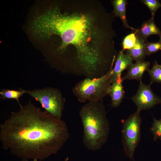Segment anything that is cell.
<instances>
[{"label": "cell", "instance_id": "ba28073f", "mask_svg": "<svg viewBox=\"0 0 161 161\" xmlns=\"http://www.w3.org/2000/svg\"><path fill=\"white\" fill-rule=\"evenodd\" d=\"M123 81L121 74H120L112 82L109 88L108 95L111 98L112 106L114 108L119 106L124 97Z\"/></svg>", "mask_w": 161, "mask_h": 161}, {"label": "cell", "instance_id": "7402d4cb", "mask_svg": "<svg viewBox=\"0 0 161 161\" xmlns=\"http://www.w3.org/2000/svg\"><path fill=\"white\" fill-rule=\"evenodd\" d=\"M159 41L161 43V35L160 36V39Z\"/></svg>", "mask_w": 161, "mask_h": 161}, {"label": "cell", "instance_id": "8fae6325", "mask_svg": "<svg viewBox=\"0 0 161 161\" xmlns=\"http://www.w3.org/2000/svg\"><path fill=\"white\" fill-rule=\"evenodd\" d=\"M134 32L146 42H148L147 38L150 35H156L160 37L161 35L160 29L155 24L154 18H151L148 20L145 21L140 28Z\"/></svg>", "mask_w": 161, "mask_h": 161}, {"label": "cell", "instance_id": "9c48e42d", "mask_svg": "<svg viewBox=\"0 0 161 161\" xmlns=\"http://www.w3.org/2000/svg\"><path fill=\"white\" fill-rule=\"evenodd\" d=\"M150 65L149 61H136L128 69L126 75L122 78L125 80H142L144 72L149 69Z\"/></svg>", "mask_w": 161, "mask_h": 161}, {"label": "cell", "instance_id": "5bb4252c", "mask_svg": "<svg viewBox=\"0 0 161 161\" xmlns=\"http://www.w3.org/2000/svg\"><path fill=\"white\" fill-rule=\"evenodd\" d=\"M25 94H27V90L20 89L19 90L3 89L0 92L1 97L3 99H15L20 104L19 99Z\"/></svg>", "mask_w": 161, "mask_h": 161}, {"label": "cell", "instance_id": "ffe728a7", "mask_svg": "<svg viewBox=\"0 0 161 161\" xmlns=\"http://www.w3.org/2000/svg\"><path fill=\"white\" fill-rule=\"evenodd\" d=\"M68 160L69 158L68 157H67L65 159L64 161H68Z\"/></svg>", "mask_w": 161, "mask_h": 161}, {"label": "cell", "instance_id": "3957f363", "mask_svg": "<svg viewBox=\"0 0 161 161\" xmlns=\"http://www.w3.org/2000/svg\"><path fill=\"white\" fill-rule=\"evenodd\" d=\"M83 128V142L88 149H100L106 142L109 124L104 105L100 101H92L84 105L79 112Z\"/></svg>", "mask_w": 161, "mask_h": 161}, {"label": "cell", "instance_id": "7c38bea8", "mask_svg": "<svg viewBox=\"0 0 161 161\" xmlns=\"http://www.w3.org/2000/svg\"><path fill=\"white\" fill-rule=\"evenodd\" d=\"M136 36V41L135 45L132 48L126 50V52L133 61L135 60L136 61H143L146 55L145 48V42L137 33Z\"/></svg>", "mask_w": 161, "mask_h": 161}, {"label": "cell", "instance_id": "9a60e30c", "mask_svg": "<svg viewBox=\"0 0 161 161\" xmlns=\"http://www.w3.org/2000/svg\"><path fill=\"white\" fill-rule=\"evenodd\" d=\"M147 71L150 75L151 83H161V66L156 61H155L151 69Z\"/></svg>", "mask_w": 161, "mask_h": 161}, {"label": "cell", "instance_id": "6da1fadb", "mask_svg": "<svg viewBox=\"0 0 161 161\" xmlns=\"http://www.w3.org/2000/svg\"><path fill=\"white\" fill-rule=\"evenodd\" d=\"M115 17L99 1H73L65 12L56 6L40 15L32 28L39 36L59 39L53 54L56 69L92 79L113 68L118 53Z\"/></svg>", "mask_w": 161, "mask_h": 161}, {"label": "cell", "instance_id": "44dd1931", "mask_svg": "<svg viewBox=\"0 0 161 161\" xmlns=\"http://www.w3.org/2000/svg\"><path fill=\"white\" fill-rule=\"evenodd\" d=\"M25 161H28V160H26ZM33 161H38V160L37 159H34L33 160Z\"/></svg>", "mask_w": 161, "mask_h": 161}, {"label": "cell", "instance_id": "ac0fdd59", "mask_svg": "<svg viewBox=\"0 0 161 161\" xmlns=\"http://www.w3.org/2000/svg\"><path fill=\"white\" fill-rule=\"evenodd\" d=\"M140 1L148 8L151 13V18H154L156 12L161 7V4L159 1L158 0H141Z\"/></svg>", "mask_w": 161, "mask_h": 161}, {"label": "cell", "instance_id": "4fadbf2b", "mask_svg": "<svg viewBox=\"0 0 161 161\" xmlns=\"http://www.w3.org/2000/svg\"><path fill=\"white\" fill-rule=\"evenodd\" d=\"M114 10L112 13L115 16L119 17L122 21L125 28L131 29L136 31L137 29L130 27L127 22L126 17V6L128 4L126 0H114L112 1Z\"/></svg>", "mask_w": 161, "mask_h": 161}, {"label": "cell", "instance_id": "7a4b0ae2", "mask_svg": "<svg viewBox=\"0 0 161 161\" xmlns=\"http://www.w3.org/2000/svg\"><path fill=\"white\" fill-rule=\"evenodd\" d=\"M61 119L41 112L30 101L0 125L4 149L23 161L42 160L56 154L69 138Z\"/></svg>", "mask_w": 161, "mask_h": 161}, {"label": "cell", "instance_id": "277c9868", "mask_svg": "<svg viewBox=\"0 0 161 161\" xmlns=\"http://www.w3.org/2000/svg\"><path fill=\"white\" fill-rule=\"evenodd\" d=\"M113 74V69L99 78L91 79L85 78L74 86L72 92L80 102H100L108 95Z\"/></svg>", "mask_w": 161, "mask_h": 161}, {"label": "cell", "instance_id": "e0dca14e", "mask_svg": "<svg viewBox=\"0 0 161 161\" xmlns=\"http://www.w3.org/2000/svg\"><path fill=\"white\" fill-rule=\"evenodd\" d=\"M150 130L154 141L158 139L161 140V119L158 120L153 117V123Z\"/></svg>", "mask_w": 161, "mask_h": 161}, {"label": "cell", "instance_id": "d6986e66", "mask_svg": "<svg viewBox=\"0 0 161 161\" xmlns=\"http://www.w3.org/2000/svg\"><path fill=\"white\" fill-rule=\"evenodd\" d=\"M145 51L146 55H150L161 50V43L159 41L155 42L145 43Z\"/></svg>", "mask_w": 161, "mask_h": 161}, {"label": "cell", "instance_id": "603a6c76", "mask_svg": "<svg viewBox=\"0 0 161 161\" xmlns=\"http://www.w3.org/2000/svg\"></svg>", "mask_w": 161, "mask_h": 161}, {"label": "cell", "instance_id": "2e32d148", "mask_svg": "<svg viewBox=\"0 0 161 161\" xmlns=\"http://www.w3.org/2000/svg\"><path fill=\"white\" fill-rule=\"evenodd\" d=\"M136 41V33L132 32L124 38L122 42V51L130 49L134 47Z\"/></svg>", "mask_w": 161, "mask_h": 161}, {"label": "cell", "instance_id": "30bf717a", "mask_svg": "<svg viewBox=\"0 0 161 161\" xmlns=\"http://www.w3.org/2000/svg\"><path fill=\"white\" fill-rule=\"evenodd\" d=\"M123 52L122 50L119 51L116 58L113 68L112 82L124 70L128 69L133 64L131 58Z\"/></svg>", "mask_w": 161, "mask_h": 161}, {"label": "cell", "instance_id": "8992f818", "mask_svg": "<svg viewBox=\"0 0 161 161\" xmlns=\"http://www.w3.org/2000/svg\"><path fill=\"white\" fill-rule=\"evenodd\" d=\"M140 111H137L122 121V142L123 150L130 159H134V151L140 139L142 118Z\"/></svg>", "mask_w": 161, "mask_h": 161}, {"label": "cell", "instance_id": "5b68a950", "mask_svg": "<svg viewBox=\"0 0 161 161\" xmlns=\"http://www.w3.org/2000/svg\"><path fill=\"white\" fill-rule=\"evenodd\" d=\"M27 94L38 101L48 114L61 119L66 99L58 89L48 87L27 90Z\"/></svg>", "mask_w": 161, "mask_h": 161}, {"label": "cell", "instance_id": "52a82bcc", "mask_svg": "<svg viewBox=\"0 0 161 161\" xmlns=\"http://www.w3.org/2000/svg\"><path fill=\"white\" fill-rule=\"evenodd\" d=\"M140 82L136 94L131 99L137 107V110H142L151 109L155 105L161 103V98L155 94L152 90L150 82L149 85L143 83L142 80Z\"/></svg>", "mask_w": 161, "mask_h": 161}]
</instances>
